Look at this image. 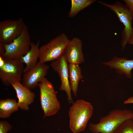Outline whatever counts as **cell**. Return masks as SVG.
Here are the masks:
<instances>
[{"label": "cell", "instance_id": "3", "mask_svg": "<svg viewBox=\"0 0 133 133\" xmlns=\"http://www.w3.org/2000/svg\"><path fill=\"white\" fill-rule=\"evenodd\" d=\"M98 2L114 12L124 26L122 32L121 42V47L124 49L129 40L133 37V28L132 26L133 11L126 5H124L118 1L112 4L101 1Z\"/></svg>", "mask_w": 133, "mask_h": 133}, {"label": "cell", "instance_id": "1", "mask_svg": "<svg viewBox=\"0 0 133 133\" xmlns=\"http://www.w3.org/2000/svg\"><path fill=\"white\" fill-rule=\"evenodd\" d=\"M129 119L133 120L132 110L126 109L113 110L101 117L98 123H90L89 130L93 133H114L120 125Z\"/></svg>", "mask_w": 133, "mask_h": 133}, {"label": "cell", "instance_id": "7", "mask_svg": "<svg viewBox=\"0 0 133 133\" xmlns=\"http://www.w3.org/2000/svg\"><path fill=\"white\" fill-rule=\"evenodd\" d=\"M31 43L28 28L26 25L19 36L9 44H4L5 53L0 56L9 59H20L30 50Z\"/></svg>", "mask_w": 133, "mask_h": 133}, {"label": "cell", "instance_id": "10", "mask_svg": "<svg viewBox=\"0 0 133 133\" xmlns=\"http://www.w3.org/2000/svg\"><path fill=\"white\" fill-rule=\"evenodd\" d=\"M49 66L39 62L30 69L24 72L23 75L22 84L30 90L33 89L45 78Z\"/></svg>", "mask_w": 133, "mask_h": 133}, {"label": "cell", "instance_id": "13", "mask_svg": "<svg viewBox=\"0 0 133 133\" xmlns=\"http://www.w3.org/2000/svg\"><path fill=\"white\" fill-rule=\"evenodd\" d=\"M103 64L115 69L119 74L125 75L128 78L132 77L131 71L133 69V59L129 60L115 57L110 61L104 62Z\"/></svg>", "mask_w": 133, "mask_h": 133}, {"label": "cell", "instance_id": "2", "mask_svg": "<svg viewBox=\"0 0 133 133\" xmlns=\"http://www.w3.org/2000/svg\"><path fill=\"white\" fill-rule=\"evenodd\" d=\"M94 108L89 102L78 100L72 104L68 111L69 128L73 133L83 132L92 116Z\"/></svg>", "mask_w": 133, "mask_h": 133}, {"label": "cell", "instance_id": "15", "mask_svg": "<svg viewBox=\"0 0 133 133\" xmlns=\"http://www.w3.org/2000/svg\"><path fill=\"white\" fill-rule=\"evenodd\" d=\"M69 84L71 91L76 97L80 81L83 79L81 67L79 64L70 63L68 65Z\"/></svg>", "mask_w": 133, "mask_h": 133}, {"label": "cell", "instance_id": "11", "mask_svg": "<svg viewBox=\"0 0 133 133\" xmlns=\"http://www.w3.org/2000/svg\"><path fill=\"white\" fill-rule=\"evenodd\" d=\"M63 54L69 63L79 65L84 62V59L81 40L78 37H74L70 40Z\"/></svg>", "mask_w": 133, "mask_h": 133}, {"label": "cell", "instance_id": "17", "mask_svg": "<svg viewBox=\"0 0 133 133\" xmlns=\"http://www.w3.org/2000/svg\"><path fill=\"white\" fill-rule=\"evenodd\" d=\"M95 0H71V7L68 14L70 18L74 17L79 12L96 1Z\"/></svg>", "mask_w": 133, "mask_h": 133}, {"label": "cell", "instance_id": "21", "mask_svg": "<svg viewBox=\"0 0 133 133\" xmlns=\"http://www.w3.org/2000/svg\"><path fill=\"white\" fill-rule=\"evenodd\" d=\"M5 52L4 44L0 42V56H2L5 53Z\"/></svg>", "mask_w": 133, "mask_h": 133}, {"label": "cell", "instance_id": "9", "mask_svg": "<svg viewBox=\"0 0 133 133\" xmlns=\"http://www.w3.org/2000/svg\"><path fill=\"white\" fill-rule=\"evenodd\" d=\"M63 54L57 59L53 61L50 65L54 71L58 74L60 79L61 90L65 91L69 102L73 103L72 99L69 77L68 65Z\"/></svg>", "mask_w": 133, "mask_h": 133}, {"label": "cell", "instance_id": "4", "mask_svg": "<svg viewBox=\"0 0 133 133\" xmlns=\"http://www.w3.org/2000/svg\"><path fill=\"white\" fill-rule=\"evenodd\" d=\"M38 86L40 90V98L44 117L56 114L60 109V105L52 84L45 78Z\"/></svg>", "mask_w": 133, "mask_h": 133}, {"label": "cell", "instance_id": "8", "mask_svg": "<svg viewBox=\"0 0 133 133\" xmlns=\"http://www.w3.org/2000/svg\"><path fill=\"white\" fill-rule=\"evenodd\" d=\"M26 25L22 18L7 19L0 22V42L7 44L19 36Z\"/></svg>", "mask_w": 133, "mask_h": 133}, {"label": "cell", "instance_id": "5", "mask_svg": "<svg viewBox=\"0 0 133 133\" xmlns=\"http://www.w3.org/2000/svg\"><path fill=\"white\" fill-rule=\"evenodd\" d=\"M70 40L63 33L41 46L39 48V62L45 63L58 59L63 54Z\"/></svg>", "mask_w": 133, "mask_h": 133}, {"label": "cell", "instance_id": "18", "mask_svg": "<svg viewBox=\"0 0 133 133\" xmlns=\"http://www.w3.org/2000/svg\"><path fill=\"white\" fill-rule=\"evenodd\" d=\"M114 133H133V120H128L120 125Z\"/></svg>", "mask_w": 133, "mask_h": 133}, {"label": "cell", "instance_id": "23", "mask_svg": "<svg viewBox=\"0 0 133 133\" xmlns=\"http://www.w3.org/2000/svg\"><path fill=\"white\" fill-rule=\"evenodd\" d=\"M128 43L133 45V37L129 40Z\"/></svg>", "mask_w": 133, "mask_h": 133}, {"label": "cell", "instance_id": "22", "mask_svg": "<svg viewBox=\"0 0 133 133\" xmlns=\"http://www.w3.org/2000/svg\"><path fill=\"white\" fill-rule=\"evenodd\" d=\"M124 104H133V96H132L128 98L124 102Z\"/></svg>", "mask_w": 133, "mask_h": 133}, {"label": "cell", "instance_id": "16", "mask_svg": "<svg viewBox=\"0 0 133 133\" xmlns=\"http://www.w3.org/2000/svg\"><path fill=\"white\" fill-rule=\"evenodd\" d=\"M19 107L17 102L14 99L7 98L0 100V117H9L13 113L18 111Z\"/></svg>", "mask_w": 133, "mask_h": 133}, {"label": "cell", "instance_id": "12", "mask_svg": "<svg viewBox=\"0 0 133 133\" xmlns=\"http://www.w3.org/2000/svg\"><path fill=\"white\" fill-rule=\"evenodd\" d=\"M11 85L16 92L19 108L22 110H28L29 105L34 101L35 97V94L20 82L11 83Z\"/></svg>", "mask_w": 133, "mask_h": 133}, {"label": "cell", "instance_id": "20", "mask_svg": "<svg viewBox=\"0 0 133 133\" xmlns=\"http://www.w3.org/2000/svg\"><path fill=\"white\" fill-rule=\"evenodd\" d=\"M123 1L126 5L133 11V0H124Z\"/></svg>", "mask_w": 133, "mask_h": 133}, {"label": "cell", "instance_id": "6", "mask_svg": "<svg viewBox=\"0 0 133 133\" xmlns=\"http://www.w3.org/2000/svg\"><path fill=\"white\" fill-rule=\"evenodd\" d=\"M23 63L20 59H11L0 56V79L6 86L20 82L24 72Z\"/></svg>", "mask_w": 133, "mask_h": 133}, {"label": "cell", "instance_id": "19", "mask_svg": "<svg viewBox=\"0 0 133 133\" xmlns=\"http://www.w3.org/2000/svg\"><path fill=\"white\" fill-rule=\"evenodd\" d=\"M12 126L7 121L2 120L0 121V133H7L10 131Z\"/></svg>", "mask_w": 133, "mask_h": 133}, {"label": "cell", "instance_id": "14", "mask_svg": "<svg viewBox=\"0 0 133 133\" xmlns=\"http://www.w3.org/2000/svg\"><path fill=\"white\" fill-rule=\"evenodd\" d=\"M39 41L36 43L31 42L30 50L20 59L22 62L26 65L24 73L33 67L37 64V60L39 56Z\"/></svg>", "mask_w": 133, "mask_h": 133}]
</instances>
